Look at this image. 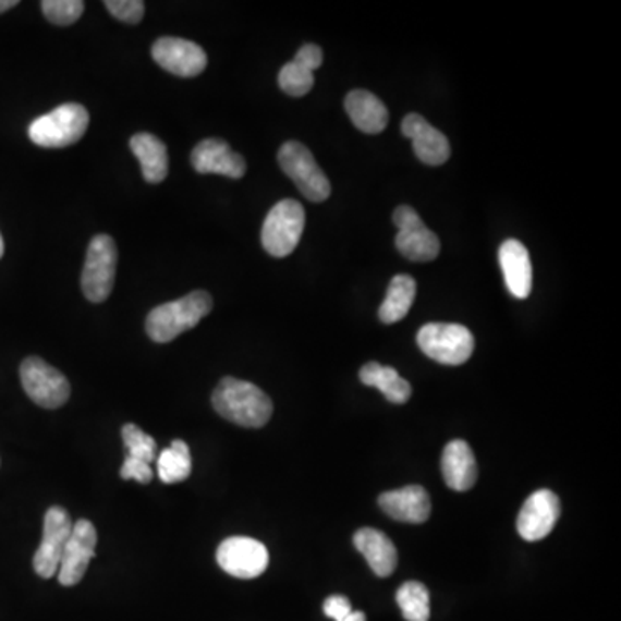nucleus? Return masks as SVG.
<instances>
[{"label": "nucleus", "instance_id": "1", "mask_svg": "<svg viewBox=\"0 0 621 621\" xmlns=\"http://www.w3.org/2000/svg\"><path fill=\"white\" fill-rule=\"evenodd\" d=\"M212 406L221 418L239 427L261 428L273 414V402L251 381L227 377L212 392Z\"/></svg>", "mask_w": 621, "mask_h": 621}, {"label": "nucleus", "instance_id": "2", "mask_svg": "<svg viewBox=\"0 0 621 621\" xmlns=\"http://www.w3.org/2000/svg\"><path fill=\"white\" fill-rule=\"evenodd\" d=\"M211 309V295L206 290H195L185 297L154 307L145 319V331L154 342L168 344L183 331L197 327Z\"/></svg>", "mask_w": 621, "mask_h": 621}, {"label": "nucleus", "instance_id": "3", "mask_svg": "<svg viewBox=\"0 0 621 621\" xmlns=\"http://www.w3.org/2000/svg\"><path fill=\"white\" fill-rule=\"evenodd\" d=\"M88 123L90 117L82 104H62L29 124L28 137L38 147L62 149L76 144L87 132Z\"/></svg>", "mask_w": 621, "mask_h": 621}, {"label": "nucleus", "instance_id": "4", "mask_svg": "<svg viewBox=\"0 0 621 621\" xmlns=\"http://www.w3.org/2000/svg\"><path fill=\"white\" fill-rule=\"evenodd\" d=\"M278 165L310 203H324L330 197V180L306 145L295 141L285 142L278 150Z\"/></svg>", "mask_w": 621, "mask_h": 621}, {"label": "nucleus", "instance_id": "5", "mask_svg": "<svg viewBox=\"0 0 621 621\" xmlns=\"http://www.w3.org/2000/svg\"><path fill=\"white\" fill-rule=\"evenodd\" d=\"M306 212L303 204L283 199L275 204L263 223L261 242L266 253L273 257H287L294 253L303 236Z\"/></svg>", "mask_w": 621, "mask_h": 621}, {"label": "nucleus", "instance_id": "6", "mask_svg": "<svg viewBox=\"0 0 621 621\" xmlns=\"http://www.w3.org/2000/svg\"><path fill=\"white\" fill-rule=\"evenodd\" d=\"M419 349L440 365L460 366L472 357L475 339L463 325L428 324L418 331Z\"/></svg>", "mask_w": 621, "mask_h": 621}, {"label": "nucleus", "instance_id": "7", "mask_svg": "<svg viewBox=\"0 0 621 621\" xmlns=\"http://www.w3.org/2000/svg\"><path fill=\"white\" fill-rule=\"evenodd\" d=\"M117 242L109 235L94 236L82 273L83 294L90 303H104L111 295L117 280Z\"/></svg>", "mask_w": 621, "mask_h": 621}, {"label": "nucleus", "instance_id": "8", "mask_svg": "<svg viewBox=\"0 0 621 621\" xmlns=\"http://www.w3.org/2000/svg\"><path fill=\"white\" fill-rule=\"evenodd\" d=\"M20 375L26 395L40 407L56 410L70 399L68 378L40 357H26L21 363Z\"/></svg>", "mask_w": 621, "mask_h": 621}, {"label": "nucleus", "instance_id": "9", "mask_svg": "<svg viewBox=\"0 0 621 621\" xmlns=\"http://www.w3.org/2000/svg\"><path fill=\"white\" fill-rule=\"evenodd\" d=\"M393 223L399 228L395 247L402 256L414 263H428L437 259L440 253L439 236L423 223L413 207L399 206L393 211Z\"/></svg>", "mask_w": 621, "mask_h": 621}, {"label": "nucleus", "instance_id": "10", "mask_svg": "<svg viewBox=\"0 0 621 621\" xmlns=\"http://www.w3.org/2000/svg\"><path fill=\"white\" fill-rule=\"evenodd\" d=\"M73 532V520L61 506H52L44 516V535L34 556V568L41 579L58 575L62 551Z\"/></svg>", "mask_w": 621, "mask_h": 621}, {"label": "nucleus", "instance_id": "11", "mask_svg": "<svg viewBox=\"0 0 621 621\" xmlns=\"http://www.w3.org/2000/svg\"><path fill=\"white\" fill-rule=\"evenodd\" d=\"M216 559L221 570L235 579L251 580L261 576L269 564L265 544L251 537H230L218 547Z\"/></svg>", "mask_w": 621, "mask_h": 621}, {"label": "nucleus", "instance_id": "12", "mask_svg": "<svg viewBox=\"0 0 621 621\" xmlns=\"http://www.w3.org/2000/svg\"><path fill=\"white\" fill-rule=\"evenodd\" d=\"M96 526L92 525L88 520H78L73 525V532L62 551L58 570L59 584L64 587L78 584L87 572L92 559L96 558Z\"/></svg>", "mask_w": 621, "mask_h": 621}, {"label": "nucleus", "instance_id": "13", "mask_svg": "<svg viewBox=\"0 0 621 621\" xmlns=\"http://www.w3.org/2000/svg\"><path fill=\"white\" fill-rule=\"evenodd\" d=\"M561 516L559 497L552 490L540 489L532 494L518 514L516 531L528 543L543 540L551 534Z\"/></svg>", "mask_w": 621, "mask_h": 621}, {"label": "nucleus", "instance_id": "14", "mask_svg": "<svg viewBox=\"0 0 621 621\" xmlns=\"http://www.w3.org/2000/svg\"><path fill=\"white\" fill-rule=\"evenodd\" d=\"M153 59L162 70L183 78L200 75L207 66V56L203 47L179 37H161L156 40Z\"/></svg>", "mask_w": 621, "mask_h": 621}, {"label": "nucleus", "instance_id": "15", "mask_svg": "<svg viewBox=\"0 0 621 621\" xmlns=\"http://www.w3.org/2000/svg\"><path fill=\"white\" fill-rule=\"evenodd\" d=\"M191 162L197 173L223 174L233 180L242 179L247 171L245 159L221 138H206L195 145Z\"/></svg>", "mask_w": 621, "mask_h": 621}, {"label": "nucleus", "instance_id": "16", "mask_svg": "<svg viewBox=\"0 0 621 621\" xmlns=\"http://www.w3.org/2000/svg\"><path fill=\"white\" fill-rule=\"evenodd\" d=\"M404 137L413 142L414 154L428 166H440L451 158V145L440 130L435 129L422 114H407L402 120Z\"/></svg>", "mask_w": 621, "mask_h": 621}, {"label": "nucleus", "instance_id": "17", "mask_svg": "<svg viewBox=\"0 0 621 621\" xmlns=\"http://www.w3.org/2000/svg\"><path fill=\"white\" fill-rule=\"evenodd\" d=\"M378 506L392 520L413 525L427 522L431 513L430 496L419 485L383 492L378 497Z\"/></svg>", "mask_w": 621, "mask_h": 621}, {"label": "nucleus", "instance_id": "18", "mask_svg": "<svg viewBox=\"0 0 621 621\" xmlns=\"http://www.w3.org/2000/svg\"><path fill=\"white\" fill-rule=\"evenodd\" d=\"M499 263L510 294L516 299L528 297L534 282L528 248L522 242L510 239L499 248Z\"/></svg>", "mask_w": 621, "mask_h": 621}, {"label": "nucleus", "instance_id": "19", "mask_svg": "<svg viewBox=\"0 0 621 621\" xmlns=\"http://www.w3.org/2000/svg\"><path fill=\"white\" fill-rule=\"evenodd\" d=\"M442 475L449 489L466 492L475 485L478 468L475 454L464 440H452L442 454Z\"/></svg>", "mask_w": 621, "mask_h": 621}, {"label": "nucleus", "instance_id": "20", "mask_svg": "<svg viewBox=\"0 0 621 621\" xmlns=\"http://www.w3.org/2000/svg\"><path fill=\"white\" fill-rule=\"evenodd\" d=\"M354 546L365 556L373 573L381 579L392 575L398 568V549L383 532L375 528H361L354 535Z\"/></svg>", "mask_w": 621, "mask_h": 621}, {"label": "nucleus", "instance_id": "21", "mask_svg": "<svg viewBox=\"0 0 621 621\" xmlns=\"http://www.w3.org/2000/svg\"><path fill=\"white\" fill-rule=\"evenodd\" d=\"M344 104L349 118L361 132L377 135L387 129L389 109L372 92L352 90Z\"/></svg>", "mask_w": 621, "mask_h": 621}, {"label": "nucleus", "instance_id": "22", "mask_svg": "<svg viewBox=\"0 0 621 621\" xmlns=\"http://www.w3.org/2000/svg\"><path fill=\"white\" fill-rule=\"evenodd\" d=\"M130 149L142 166L145 182L161 183L168 176L170 159L165 142L153 133L141 132L133 135Z\"/></svg>", "mask_w": 621, "mask_h": 621}, {"label": "nucleus", "instance_id": "23", "mask_svg": "<svg viewBox=\"0 0 621 621\" xmlns=\"http://www.w3.org/2000/svg\"><path fill=\"white\" fill-rule=\"evenodd\" d=\"M360 380L368 387H375L386 395L392 404H406L411 398L410 381L399 375L390 366H381L380 363H366L360 372Z\"/></svg>", "mask_w": 621, "mask_h": 621}, {"label": "nucleus", "instance_id": "24", "mask_svg": "<svg viewBox=\"0 0 621 621\" xmlns=\"http://www.w3.org/2000/svg\"><path fill=\"white\" fill-rule=\"evenodd\" d=\"M416 297V282L410 275H398L392 278L389 290H387L386 301L378 309V316L386 325L398 324L402 318H406Z\"/></svg>", "mask_w": 621, "mask_h": 621}, {"label": "nucleus", "instance_id": "25", "mask_svg": "<svg viewBox=\"0 0 621 621\" xmlns=\"http://www.w3.org/2000/svg\"><path fill=\"white\" fill-rule=\"evenodd\" d=\"M192 473L191 449L183 440H173L170 448L159 454L158 475L162 484H180Z\"/></svg>", "mask_w": 621, "mask_h": 621}, {"label": "nucleus", "instance_id": "26", "mask_svg": "<svg viewBox=\"0 0 621 621\" xmlns=\"http://www.w3.org/2000/svg\"><path fill=\"white\" fill-rule=\"evenodd\" d=\"M399 608L402 617L406 621H428L430 620V594L425 585L419 582H406L399 587Z\"/></svg>", "mask_w": 621, "mask_h": 621}, {"label": "nucleus", "instance_id": "27", "mask_svg": "<svg viewBox=\"0 0 621 621\" xmlns=\"http://www.w3.org/2000/svg\"><path fill=\"white\" fill-rule=\"evenodd\" d=\"M278 85L287 96L303 97L315 85V71L299 61L287 62L278 75Z\"/></svg>", "mask_w": 621, "mask_h": 621}, {"label": "nucleus", "instance_id": "28", "mask_svg": "<svg viewBox=\"0 0 621 621\" xmlns=\"http://www.w3.org/2000/svg\"><path fill=\"white\" fill-rule=\"evenodd\" d=\"M124 449H126V458L133 460H141L144 463H153L156 460V451H158V443L150 437V435L142 431L141 428L135 427L133 423H126L123 430Z\"/></svg>", "mask_w": 621, "mask_h": 621}, {"label": "nucleus", "instance_id": "29", "mask_svg": "<svg viewBox=\"0 0 621 621\" xmlns=\"http://www.w3.org/2000/svg\"><path fill=\"white\" fill-rule=\"evenodd\" d=\"M40 8L52 25L70 26L82 17L85 4L82 0H44Z\"/></svg>", "mask_w": 621, "mask_h": 621}, {"label": "nucleus", "instance_id": "30", "mask_svg": "<svg viewBox=\"0 0 621 621\" xmlns=\"http://www.w3.org/2000/svg\"><path fill=\"white\" fill-rule=\"evenodd\" d=\"M104 5L112 16L130 25H137L145 14V4L141 0H106Z\"/></svg>", "mask_w": 621, "mask_h": 621}, {"label": "nucleus", "instance_id": "31", "mask_svg": "<svg viewBox=\"0 0 621 621\" xmlns=\"http://www.w3.org/2000/svg\"><path fill=\"white\" fill-rule=\"evenodd\" d=\"M120 475L123 480H137L138 484H150L154 478L150 464L144 463V461L141 460H133V458H126V460H124Z\"/></svg>", "mask_w": 621, "mask_h": 621}, {"label": "nucleus", "instance_id": "32", "mask_svg": "<svg viewBox=\"0 0 621 621\" xmlns=\"http://www.w3.org/2000/svg\"><path fill=\"white\" fill-rule=\"evenodd\" d=\"M324 611L331 620H345L352 613L351 600L345 596H330L324 602Z\"/></svg>", "mask_w": 621, "mask_h": 621}, {"label": "nucleus", "instance_id": "33", "mask_svg": "<svg viewBox=\"0 0 621 621\" xmlns=\"http://www.w3.org/2000/svg\"><path fill=\"white\" fill-rule=\"evenodd\" d=\"M295 61L309 68L310 71L318 70L321 66V62H324V50L319 49L315 44H306V46L299 49L297 54H295Z\"/></svg>", "mask_w": 621, "mask_h": 621}, {"label": "nucleus", "instance_id": "34", "mask_svg": "<svg viewBox=\"0 0 621 621\" xmlns=\"http://www.w3.org/2000/svg\"><path fill=\"white\" fill-rule=\"evenodd\" d=\"M17 0H0V13H5L9 9L16 8Z\"/></svg>", "mask_w": 621, "mask_h": 621}, {"label": "nucleus", "instance_id": "35", "mask_svg": "<svg viewBox=\"0 0 621 621\" xmlns=\"http://www.w3.org/2000/svg\"><path fill=\"white\" fill-rule=\"evenodd\" d=\"M342 621H366V617L363 611H352V613Z\"/></svg>", "mask_w": 621, "mask_h": 621}, {"label": "nucleus", "instance_id": "36", "mask_svg": "<svg viewBox=\"0 0 621 621\" xmlns=\"http://www.w3.org/2000/svg\"><path fill=\"white\" fill-rule=\"evenodd\" d=\"M4 256V241H2V235H0V257Z\"/></svg>", "mask_w": 621, "mask_h": 621}]
</instances>
